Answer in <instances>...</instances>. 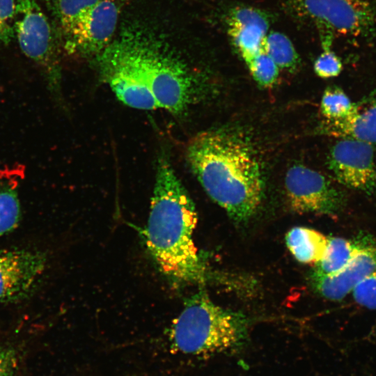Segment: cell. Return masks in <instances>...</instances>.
Instances as JSON below:
<instances>
[{
  "label": "cell",
  "mask_w": 376,
  "mask_h": 376,
  "mask_svg": "<svg viewBox=\"0 0 376 376\" xmlns=\"http://www.w3.org/2000/svg\"><path fill=\"white\" fill-rule=\"evenodd\" d=\"M185 158L207 195L236 222L249 220L261 204L265 178L257 152L240 133L201 132L187 143Z\"/></svg>",
  "instance_id": "obj_1"
},
{
  "label": "cell",
  "mask_w": 376,
  "mask_h": 376,
  "mask_svg": "<svg viewBox=\"0 0 376 376\" xmlns=\"http://www.w3.org/2000/svg\"><path fill=\"white\" fill-rule=\"evenodd\" d=\"M196 222L194 202L162 153L143 233L151 256L173 281L203 283L207 279V267L193 242Z\"/></svg>",
  "instance_id": "obj_2"
},
{
  "label": "cell",
  "mask_w": 376,
  "mask_h": 376,
  "mask_svg": "<svg viewBox=\"0 0 376 376\" xmlns=\"http://www.w3.org/2000/svg\"><path fill=\"white\" fill-rule=\"evenodd\" d=\"M244 314L214 304L204 291L189 297L169 331L173 350L189 355H209L236 349L247 336Z\"/></svg>",
  "instance_id": "obj_3"
},
{
  "label": "cell",
  "mask_w": 376,
  "mask_h": 376,
  "mask_svg": "<svg viewBox=\"0 0 376 376\" xmlns=\"http://www.w3.org/2000/svg\"><path fill=\"white\" fill-rule=\"evenodd\" d=\"M146 81L159 107L182 114L195 100L198 84L179 60L144 39L135 38Z\"/></svg>",
  "instance_id": "obj_4"
},
{
  "label": "cell",
  "mask_w": 376,
  "mask_h": 376,
  "mask_svg": "<svg viewBox=\"0 0 376 376\" xmlns=\"http://www.w3.org/2000/svg\"><path fill=\"white\" fill-rule=\"evenodd\" d=\"M100 56L102 77L120 101L137 109L159 108L144 78L135 38H122Z\"/></svg>",
  "instance_id": "obj_5"
},
{
  "label": "cell",
  "mask_w": 376,
  "mask_h": 376,
  "mask_svg": "<svg viewBox=\"0 0 376 376\" xmlns=\"http://www.w3.org/2000/svg\"><path fill=\"white\" fill-rule=\"evenodd\" d=\"M15 36L24 54L40 68L52 94L57 97L61 76L52 29L36 0H16Z\"/></svg>",
  "instance_id": "obj_6"
},
{
  "label": "cell",
  "mask_w": 376,
  "mask_h": 376,
  "mask_svg": "<svg viewBox=\"0 0 376 376\" xmlns=\"http://www.w3.org/2000/svg\"><path fill=\"white\" fill-rule=\"evenodd\" d=\"M300 17L314 21L322 31L367 37L376 30V10L367 0H287Z\"/></svg>",
  "instance_id": "obj_7"
},
{
  "label": "cell",
  "mask_w": 376,
  "mask_h": 376,
  "mask_svg": "<svg viewBox=\"0 0 376 376\" xmlns=\"http://www.w3.org/2000/svg\"><path fill=\"white\" fill-rule=\"evenodd\" d=\"M285 188L290 208L299 214L334 215L345 206V195L320 173L305 166L290 167Z\"/></svg>",
  "instance_id": "obj_8"
},
{
  "label": "cell",
  "mask_w": 376,
  "mask_h": 376,
  "mask_svg": "<svg viewBox=\"0 0 376 376\" xmlns=\"http://www.w3.org/2000/svg\"><path fill=\"white\" fill-rule=\"evenodd\" d=\"M327 163L338 182L376 198V163L373 145L342 138L331 148Z\"/></svg>",
  "instance_id": "obj_9"
},
{
  "label": "cell",
  "mask_w": 376,
  "mask_h": 376,
  "mask_svg": "<svg viewBox=\"0 0 376 376\" xmlns=\"http://www.w3.org/2000/svg\"><path fill=\"white\" fill-rule=\"evenodd\" d=\"M46 265L47 257L40 251L0 249V303L26 299L40 283Z\"/></svg>",
  "instance_id": "obj_10"
},
{
  "label": "cell",
  "mask_w": 376,
  "mask_h": 376,
  "mask_svg": "<svg viewBox=\"0 0 376 376\" xmlns=\"http://www.w3.org/2000/svg\"><path fill=\"white\" fill-rule=\"evenodd\" d=\"M119 15L113 0H101L62 33L65 48L84 56L100 54L110 43Z\"/></svg>",
  "instance_id": "obj_11"
},
{
  "label": "cell",
  "mask_w": 376,
  "mask_h": 376,
  "mask_svg": "<svg viewBox=\"0 0 376 376\" xmlns=\"http://www.w3.org/2000/svg\"><path fill=\"white\" fill-rule=\"evenodd\" d=\"M358 248L350 261L330 275L311 273L313 288L330 300H341L376 270V239L369 234L357 236Z\"/></svg>",
  "instance_id": "obj_12"
},
{
  "label": "cell",
  "mask_w": 376,
  "mask_h": 376,
  "mask_svg": "<svg viewBox=\"0 0 376 376\" xmlns=\"http://www.w3.org/2000/svg\"><path fill=\"white\" fill-rule=\"evenodd\" d=\"M228 34L244 61L258 52L267 36V16L251 7H237L228 15Z\"/></svg>",
  "instance_id": "obj_13"
},
{
  "label": "cell",
  "mask_w": 376,
  "mask_h": 376,
  "mask_svg": "<svg viewBox=\"0 0 376 376\" xmlns=\"http://www.w3.org/2000/svg\"><path fill=\"white\" fill-rule=\"evenodd\" d=\"M326 133L376 145V91L353 103L344 118L326 120Z\"/></svg>",
  "instance_id": "obj_14"
},
{
  "label": "cell",
  "mask_w": 376,
  "mask_h": 376,
  "mask_svg": "<svg viewBox=\"0 0 376 376\" xmlns=\"http://www.w3.org/2000/svg\"><path fill=\"white\" fill-rule=\"evenodd\" d=\"M329 237L306 227H295L288 232L285 242L295 258L303 263H317L323 257Z\"/></svg>",
  "instance_id": "obj_15"
},
{
  "label": "cell",
  "mask_w": 376,
  "mask_h": 376,
  "mask_svg": "<svg viewBox=\"0 0 376 376\" xmlns=\"http://www.w3.org/2000/svg\"><path fill=\"white\" fill-rule=\"evenodd\" d=\"M357 248V237L354 240L329 237L326 251L322 259L315 264L312 272L320 275L337 272L350 261Z\"/></svg>",
  "instance_id": "obj_16"
},
{
  "label": "cell",
  "mask_w": 376,
  "mask_h": 376,
  "mask_svg": "<svg viewBox=\"0 0 376 376\" xmlns=\"http://www.w3.org/2000/svg\"><path fill=\"white\" fill-rule=\"evenodd\" d=\"M21 219V207L15 186L0 180V236L15 230Z\"/></svg>",
  "instance_id": "obj_17"
},
{
  "label": "cell",
  "mask_w": 376,
  "mask_h": 376,
  "mask_svg": "<svg viewBox=\"0 0 376 376\" xmlns=\"http://www.w3.org/2000/svg\"><path fill=\"white\" fill-rule=\"evenodd\" d=\"M263 47L279 68L292 70L299 63L298 54L291 40L279 32L267 34Z\"/></svg>",
  "instance_id": "obj_18"
},
{
  "label": "cell",
  "mask_w": 376,
  "mask_h": 376,
  "mask_svg": "<svg viewBox=\"0 0 376 376\" xmlns=\"http://www.w3.org/2000/svg\"><path fill=\"white\" fill-rule=\"evenodd\" d=\"M101 0H52V8L63 33Z\"/></svg>",
  "instance_id": "obj_19"
},
{
  "label": "cell",
  "mask_w": 376,
  "mask_h": 376,
  "mask_svg": "<svg viewBox=\"0 0 376 376\" xmlns=\"http://www.w3.org/2000/svg\"><path fill=\"white\" fill-rule=\"evenodd\" d=\"M353 106L348 96L340 88L329 86L323 93L320 109L326 120H336L344 118Z\"/></svg>",
  "instance_id": "obj_20"
},
{
  "label": "cell",
  "mask_w": 376,
  "mask_h": 376,
  "mask_svg": "<svg viewBox=\"0 0 376 376\" xmlns=\"http://www.w3.org/2000/svg\"><path fill=\"white\" fill-rule=\"evenodd\" d=\"M256 81L263 87H268L276 81L279 68L265 52L263 46L260 50L245 61Z\"/></svg>",
  "instance_id": "obj_21"
},
{
  "label": "cell",
  "mask_w": 376,
  "mask_h": 376,
  "mask_svg": "<svg viewBox=\"0 0 376 376\" xmlns=\"http://www.w3.org/2000/svg\"><path fill=\"white\" fill-rule=\"evenodd\" d=\"M16 0H0V45L9 44L15 36Z\"/></svg>",
  "instance_id": "obj_22"
},
{
  "label": "cell",
  "mask_w": 376,
  "mask_h": 376,
  "mask_svg": "<svg viewBox=\"0 0 376 376\" xmlns=\"http://www.w3.org/2000/svg\"><path fill=\"white\" fill-rule=\"evenodd\" d=\"M343 64L340 58L330 47L324 48V52L314 63V71L321 78L328 79L337 77L342 71Z\"/></svg>",
  "instance_id": "obj_23"
},
{
  "label": "cell",
  "mask_w": 376,
  "mask_h": 376,
  "mask_svg": "<svg viewBox=\"0 0 376 376\" xmlns=\"http://www.w3.org/2000/svg\"><path fill=\"white\" fill-rule=\"evenodd\" d=\"M352 293L359 305L368 309H376V270L359 283Z\"/></svg>",
  "instance_id": "obj_24"
},
{
  "label": "cell",
  "mask_w": 376,
  "mask_h": 376,
  "mask_svg": "<svg viewBox=\"0 0 376 376\" xmlns=\"http://www.w3.org/2000/svg\"><path fill=\"white\" fill-rule=\"evenodd\" d=\"M15 352L0 346V376H13L16 368Z\"/></svg>",
  "instance_id": "obj_25"
}]
</instances>
